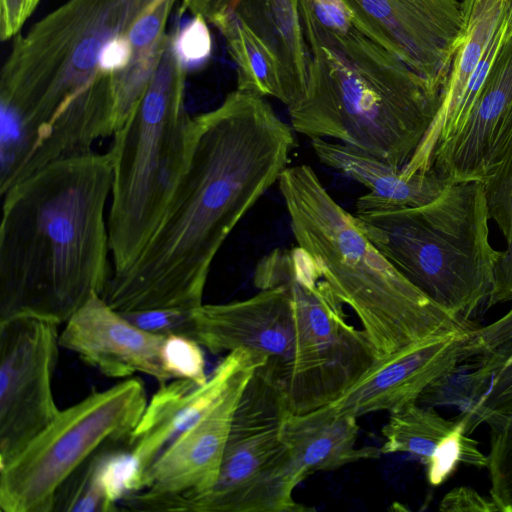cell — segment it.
I'll return each instance as SVG.
<instances>
[{"instance_id": "cell-1", "label": "cell", "mask_w": 512, "mask_h": 512, "mask_svg": "<svg viewBox=\"0 0 512 512\" xmlns=\"http://www.w3.org/2000/svg\"><path fill=\"white\" fill-rule=\"evenodd\" d=\"M293 131L265 97L238 89L193 117L188 166L150 239L111 274L103 299L121 314L201 306L219 249L288 167Z\"/></svg>"}, {"instance_id": "cell-2", "label": "cell", "mask_w": 512, "mask_h": 512, "mask_svg": "<svg viewBox=\"0 0 512 512\" xmlns=\"http://www.w3.org/2000/svg\"><path fill=\"white\" fill-rule=\"evenodd\" d=\"M155 0H68L15 38L0 77V153L29 171L91 151L117 127L106 43Z\"/></svg>"}, {"instance_id": "cell-3", "label": "cell", "mask_w": 512, "mask_h": 512, "mask_svg": "<svg viewBox=\"0 0 512 512\" xmlns=\"http://www.w3.org/2000/svg\"><path fill=\"white\" fill-rule=\"evenodd\" d=\"M109 153L50 163L2 194L0 321L32 315L65 323L111 276L105 206Z\"/></svg>"}, {"instance_id": "cell-4", "label": "cell", "mask_w": 512, "mask_h": 512, "mask_svg": "<svg viewBox=\"0 0 512 512\" xmlns=\"http://www.w3.org/2000/svg\"><path fill=\"white\" fill-rule=\"evenodd\" d=\"M309 49L306 89L288 108L310 139L357 147L402 170L429 130L441 92L354 26L333 31L300 0Z\"/></svg>"}, {"instance_id": "cell-5", "label": "cell", "mask_w": 512, "mask_h": 512, "mask_svg": "<svg viewBox=\"0 0 512 512\" xmlns=\"http://www.w3.org/2000/svg\"><path fill=\"white\" fill-rule=\"evenodd\" d=\"M277 182L297 246L315 263L334 297L356 314L378 359L474 328L398 271L310 166L287 167Z\"/></svg>"}, {"instance_id": "cell-6", "label": "cell", "mask_w": 512, "mask_h": 512, "mask_svg": "<svg viewBox=\"0 0 512 512\" xmlns=\"http://www.w3.org/2000/svg\"><path fill=\"white\" fill-rule=\"evenodd\" d=\"M354 216L394 267L452 314L471 321L486 303L503 251L490 243L482 181L450 183L419 207Z\"/></svg>"}, {"instance_id": "cell-7", "label": "cell", "mask_w": 512, "mask_h": 512, "mask_svg": "<svg viewBox=\"0 0 512 512\" xmlns=\"http://www.w3.org/2000/svg\"><path fill=\"white\" fill-rule=\"evenodd\" d=\"M187 71L170 33L144 95L113 134L107 220L111 274L138 257L188 166L193 117L185 107Z\"/></svg>"}, {"instance_id": "cell-8", "label": "cell", "mask_w": 512, "mask_h": 512, "mask_svg": "<svg viewBox=\"0 0 512 512\" xmlns=\"http://www.w3.org/2000/svg\"><path fill=\"white\" fill-rule=\"evenodd\" d=\"M253 284L259 290L284 286L293 300L294 356L284 384L292 414L333 403L378 360L364 331L347 322L343 304L298 246L262 257Z\"/></svg>"}, {"instance_id": "cell-9", "label": "cell", "mask_w": 512, "mask_h": 512, "mask_svg": "<svg viewBox=\"0 0 512 512\" xmlns=\"http://www.w3.org/2000/svg\"><path fill=\"white\" fill-rule=\"evenodd\" d=\"M147 402L142 380L132 377L60 410L18 455L0 466V509L53 512L64 481L99 449L126 442Z\"/></svg>"}, {"instance_id": "cell-10", "label": "cell", "mask_w": 512, "mask_h": 512, "mask_svg": "<svg viewBox=\"0 0 512 512\" xmlns=\"http://www.w3.org/2000/svg\"><path fill=\"white\" fill-rule=\"evenodd\" d=\"M203 16L225 39L240 91L271 96L287 108L304 95L309 49L300 0H182L178 16Z\"/></svg>"}, {"instance_id": "cell-11", "label": "cell", "mask_w": 512, "mask_h": 512, "mask_svg": "<svg viewBox=\"0 0 512 512\" xmlns=\"http://www.w3.org/2000/svg\"><path fill=\"white\" fill-rule=\"evenodd\" d=\"M291 414L279 372L269 362L258 367L234 412L216 484L183 502L178 511L240 512L249 492L284 451V428Z\"/></svg>"}, {"instance_id": "cell-12", "label": "cell", "mask_w": 512, "mask_h": 512, "mask_svg": "<svg viewBox=\"0 0 512 512\" xmlns=\"http://www.w3.org/2000/svg\"><path fill=\"white\" fill-rule=\"evenodd\" d=\"M59 325L32 315L0 321V466L18 455L60 411L52 390Z\"/></svg>"}, {"instance_id": "cell-13", "label": "cell", "mask_w": 512, "mask_h": 512, "mask_svg": "<svg viewBox=\"0 0 512 512\" xmlns=\"http://www.w3.org/2000/svg\"><path fill=\"white\" fill-rule=\"evenodd\" d=\"M353 26L441 92L464 27L459 0H343Z\"/></svg>"}, {"instance_id": "cell-14", "label": "cell", "mask_w": 512, "mask_h": 512, "mask_svg": "<svg viewBox=\"0 0 512 512\" xmlns=\"http://www.w3.org/2000/svg\"><path fill=\"white\" fill-rule=\"evenodd\" d=\"M257 368L242 373L204 417L163 450L147 470L142 489L120 501L123 509L178 511L183 502L214 487L234 412L243 389Z\"/></svg>"}, {"instance_id": "cell-15", "label": "cell", "mask_w": 512, "mask_h": 512, "mask_svg": "<svg viewBox=\"0 0 512 512\" xmlns=\"http://www.w3.org/2000/svg\"><path fill=\"white\" fill-rule=\"evenodd\" d=\"M471 330L430 338L379 358L340 398L322 408L359 418L418 403L431 383L474 358Z\"/></svg>"}, {"instance_id": "cell-16", "label": "cell", "mask_w": 512, "mask_h": 512, "mask_svg": "<svg viewBox=\"0 0 512 512\" xmlns=\"http://www.w3.org/2000/svg\"><path fill=\"white\" fill-rule=\"evenodd\" d=\"M191 338L213 354L239 348L259 352L267 356L285 384L295 346L291 294L278 286L242 300L202 304L192 311Z\"/></svg>"}, {"instance_id": "cell-17", "label": "cell", "mask_w": 512, "mask_h": 512, "mask_svg": "<svg viewBox=\"0 0 512 512\" xmlns=\"http://www.w3.org/2000/svg\"><path fill=\"white\" fill-rule=\"evenodd\" d=\"M267 362V356L239 348L227 353L204 384L188 379L160 384L126 441L138 491L142 489L147 470L163 450L204 417L242 373Z\"/></svg>"}, {"instance_id": "cell-18", "label": "cell", "mask_w": 512, "mask_h": 512, "mask_svg": "<svg viewBox=\"0 0 512 512\" xmlns=\"http://www.w3.org/2000/svg\"><path fill=\"white\" fill-rule=\"evenodd\" d=\"M512 138V34L499 50L462 127L441 143L433 167L451 183L483 181Z\"/></svg>"}, {"instance_id": "cell-19", "label": "cell", "mask_w": 512, "mask_h": 512, "mask_svg": "<svg viewBox=\"0 0 512 512\" xmlns=\"http://www.w3.org/2000/svg\"><path fill=\"white\" fill-rule=\"evenodd\" d=\"M60 347L110 378L147 374L160 384L172 380L163 361L166 337L149 333L93 293L64 323Z\"/></svg>"}, {"instance_id": "cell-20", "label": "cell", "mask_w": 512, "mask_h": 512, "mask_svg": "<svg viewBox=\"0 0 512 512\" xmlns=\"http://www.w3.org/2000/svg\"><path fill=\"white\" fill-rule=\"evenodd\" d=\"M381 433V454L407 453L418 459L432 486L443 484L460 464L478 469L488 464V456L469 437L465 423L458 416L444 418L434 407L415 403L391 412Z\"/></svg>"}, {"instance_id": "cell-21", "label": "cell", "mask_w": 512, "mask_h": 512, "mask_svg": "<svg viewBox=\"0 0 512 512\" xmlns=\"http://www.w3.org/2000/svg\"><path fill=\"white\" fill-rule=\"evenodd\" d=\"M464 27L450 72L440 94V106L420 146L402 174L411 177L433 167L438 146L449 136L457 106L496 34L509 19V0H463Z\"/></svg>"}, {"instance_id": "cell-22", "label": "cell", "mask_w": 512, "mask_h": 512, "mask_svg": "<svg viewBox=\"0 0 512 512\" xmlns=\"http://www.w3.org/2000/svg\"><path fill=\"white\" fill-rule=\"evenodd\" d=\"M311 146L320 162L368 189L356 200L355 215L426 205L451 183L435 168L406 177L378 157L338 141L311 139Z\"/></svg>"}, {"instance_id": "cell-23", "label": "cell", "mask_w": 512, "mask_h": 512, "mask_svg": "<svg viewBox=\"0 0 512 512\" xmlns=\"http://www.w3.org/2000/svg\"><path fill=\"white\" fill-rule=\"evenodd\" d=\"M357 420L354 416L333 414L324 408L289 416L284 437L304 479L312 473L333 471L382 455L380 447L356 446Z\"/></svg>"}, {"instance_id": "cell-24", "label": "cell", "mask_w": 512, "mask_h": 512, "mask_svg": "<svg viewBox=\"0 0 512 512\" xmlns=\"http://www.w3.org/2000/svg\"><path fill=\"white\" fill-rule=\"evenodd\" d=\"M138 490L126 443L104 446L92 454L59 487L53 512H114L120 501Z\"/></svg>"}, {"instance_id": "cell-25", "label": "cell", "mask_w": 512, "mask_h": 512, "mask_svg": "<svg viewBox=\"0 0 512 512\" xmlns=\"http://www.w3.org/2000/svg\"><path fill=\"white\" fill-rule=\"evenodd\" d=\"M490 219L498 225L506 249L495 268L486 308L512 300V138L498 163L482 181Z\"/></svg>"}, {"instance_id": "cell-26", "label": "cell", "mask_w": 512, "mask_h": 512, "mask_svg": "<svg viewBox=\"0 0 512 512\" xmlns=\"http://www.w3.org/2000/svg\"><path fill=\"white\" fill-rule=\"evenodd\" d=\"M491 373L480 361L459 364L439 377L421 394L418 404L438 407L455 406L462 413L474 405L487 391Z\"/></svg>"}, {"instance_id": "cell-27", "label": "cell", "mask_w": 512, "mask_h": 512, "mask_svg": "<svg viewBox=\"0 0 512 512\" xmlns=\"http://www.w3.org/2000/svg\"><path fill=\"white\" fill-rule=\"evenodd\" d=\"M477 360L485 364L492 378L485 394L468 410L459 414L467 434L496 413L512 410V347L483 353Z\"/></svg>"}, {"instance_id": "cell-28", "label": "cell", "mask_w": 512, "mask_h": 512, "mask_svg": "<svg viewBox=\"0 0 512 512\" xmlns=\"http://www.w3.org/2000/svg\"><path fill=\"white\" fill-rule=\"evenodd\" d=\"M484 423L490 439V496L500 512H512V410L493 414Z\"/></svg>"}, {"instance_id": "cell-29", "label": "cell", "mask_w": 512, "mask_h": 512, "mask_svg": "<svg viewBox=\"0 0 512 512\" xmlns=\"http://www.w3.org/2000/svg\"><path fill=\"white\" fill-rule=\"evenodd\" d=\"M165 368L173 379H188L198 384L208 380L202 346L193 338L171 335L163 345Z\"/></svg>"}, {"instance_id": "cell-30", "label": "cell", "mask_w": 512, "mask_h": 512, "mask_svg": "<svg viewBox=\"0 0 512 512\" xmlns=\"http://www.w3.org/2000/svg\"><path fill=\"white\" fill-rule=\"evenodd\" d=\"M206 19L201 15L173 31L176 53L187 70L204 64L212 53V37Z\"/></svg>"}, {"instance_id": "cell-31", "label": "cell", "mask_w": 512, "mask_h": 512, "mask_svg": "<svg viewBox=\"0 0 512 512\" xmlns=\"http://www.w3.org/2000/svg\"><path fill=\"white\" fill-rule=\"evenodd\" d=\"M192 311L153 309L125 313L123 315L137 327L155 335L163 337L171 335L191 337Z\"/></svg>"}, {"instance_id": "cell-32", "label": "cell", "mask_w": 512, "mask_h": 512, "mask_svg": "<svg viewBox=\"0 0 512 512\" xmlns=\"http://www.w3.org/2000/svg\"><path fill=\"white\" fill-rule=\"evenodd\" d=\"M474 358L497 348L512 347V308L499 319L471 330Z\"/></svg>"}, {"instance_id": "cell-33", "label": "cell", "mask_w": 512, "mask_h": 512, "mask_svg": "<svg viewBox=\"0 0 512 512\" xmlns=\"http://www.w3.org/2000/svg\"><path fill=\"white\" fill-rule=\"evenodd\" d=\"M442 512H500L491 496H483L474 488L458 486L444 495L439 503Z\"/></svg>"}, {"instance_id": "cell-34", "label": "cell", "mask_w": 512, "mask_h": 512, "mask_svg": "<svg viewBox=\"0 0 512 512\" xmlns=\"http://www.w3.org/2000/svg\"><path fill=\"white\" fill-rule=\"evenodd\" d=\"M313 15L325 27L346 32L353 27L350 12L343 0H306Z\"/></svg>"}, {"instance_id": "cell-35", "label": "cell", "mask_w": 512, "mask_h": 512, "mask_svg": "<svg viewBox=\"0 0 512 512\" xmlns=\"http://www.w3.org/2000/svg\"><path fill=\"white\" fill-rule=\"evenodd\" d=\"M34 0H0V36L7 40L19 34L35 10Z\"/></svg>"}, {"instance_id": "cell-36", "label": "cell", "mask_w": 512, "mask_h": 512, "mask_svg": "<svg viewBox=\"0 0 512 512\" xmlns=\"http://www.w3.org/2000/svg\"><path fill=\"white\" fill-rule=\"evenodd\" d=\"M40 1H41V0H34V3H35V5H36V7H37V5L39 4V2H40Z\"/></svg>"}, {"instance_id": "cell-37", "label": "cell", "mask_w": 512, "mask_h": 512, "mask_svg": "<svg viewBox=\"0 0 512 512\" xmlns=\"http://www.w3.org/2000/svg\"><path fill=\"white\" fill-rule=\"evenodd\" d=\"M509 4H510L511 10H512V0H509Z\"/></svg>"}]
</instances>
